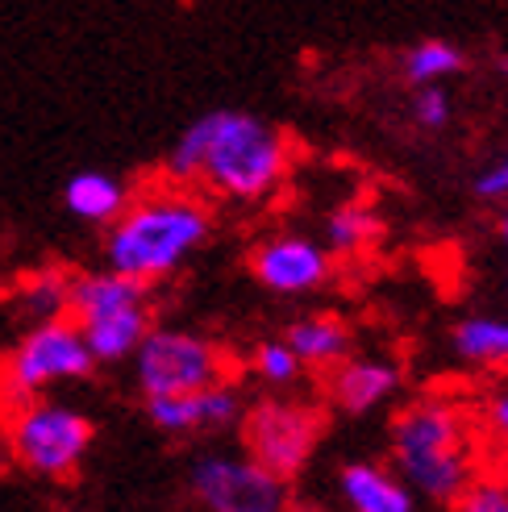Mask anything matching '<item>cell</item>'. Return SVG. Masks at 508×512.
Masks as SVG:
<instances>
[{
	"label": "cell",
	"mask_w": 508,
	"mask_h": 512,
	"mask_svg": "<svg viewBox=\"0 0 508 512\" xmlns=\"http://www.w3.org/2000/svg\"><path fill=\"white\" fill-rule=\"evenodd\" d=\"M388 454L396 475L429 504H454L479 475L471 413L450 396L400 404L388 425Z\"/></svg>",
	"instance_id": "cell-1"
},
{
	"label": "cell",
	"mask_w": 508,
	"mask_h": 512,
	"mask_svg": "<svg viewBox=\"0 0 508 512\" xmlns=\"http://www.w3.org/2000/svg\"><path fill=\"white\" fill-rule=\"evenodd\" d=\"M213 238V209L188 188H163L125 204L105 229V267L155 288Z\"/></svg>",
	"instance_id": "cell-2"
},
{
	"label": "cell",
	"mask_w": 508,
	"mask_h": 512,
	"mask_svg": "<svg viewBox=\"0 0 508 512\" xmlns=\"http://www.w3.org/2000/svg\"><path fill=\"white\" fill-rule=\"evenodd\" d=\"M196 130L205 138L200 159V184L221 200H267L292 171V142L279 125L242 113V109H213L196 117Z\"/></svg>",
	"instance_id": "cell-3"
},
{
	"label": "cell",
	"mask_w": 508,
	"mask_h": 512,
	"mask_svg": "<svg viewBox=\"0 0 508 512\" xmlns=\"http://www.w3.org/2000/svg\"><path fill=\"white\" fill-rule=\"evenodd\" d=\"M67 317L80 325V334L96 358V367L130 363L134 350L155 325L150 288L121 271H80L71 275Z\"/></svg>",
	"instance_id": "cell-4"
},
{
	"label": "cell",
	"mask_w": 508,
	"mask_h": 512,
	"mask_svg": "<svg viewBox=\"0 0 508 512\" xmlns=\"http://www.w3.org/2000/svg\"><path fill=\"white\" fill-rule=\"evenodd\" d=\"M96 425L67 400H25L9 417V454L38 479H71L92 454Z\"/></svg>",
	"instance_id": "cell-5"
},
{
	"label": "cell",
	"mask_w": 508,
	"mask_h": 512,
	"mask_svg": "<svg viewBox=\"0 0 508 512\" xmlns=\"http://www.w3.org/2000/svg\"><path fill=\"white\" fill-rule=\"evenodd\" d=\"M92 371L96 358L71 317L34 321L17 338V346L0 358V392L25 404L46 396L50 388H63V383H84Z\"/></svg>",
	"instance_id": "cell-6"
},
{
	"label": "cell",
	"mask_w": 508,
	"mask_h": 512,
	"mask_svg": "<svg viewBox=\"0 0 508 512\" xmlns=\"http://www.w3.org/2000/svg\"><path fill=\"white\" fill-rule=\"evenodd\" d=\"M134 383L142 400L146 396H184L213 388V383L230 379V358L225 350L184 325H150V334L130 358Z\"/></svg>",
	"instance_id": "cell-7"
},
{
	"label": "cell",
	"mask_w": 508,
	"mask_h": 512,
	"mask_svg": "<svg viewBox=\"0 0 508 512\" xmlns=\"http://www.w3.org/2000/svg\"><path fill=\"white\" fill-rule=\"evenodd\" d=\"M238 429H242V450L254 458V463L292 483L313 463V454L325 438V417L309 400L271 392L263 400L246 404Z\"/></svg>",
	"instance_id": "cell-8"
},
{
	"label": "cell",
	"mask_w": 508,
	"mask_h": 512,
	"mask_svg": "<svg viewBox=\"0 0 508 512\" xmlns=\"http://www.w3.org/2000/svg\"><path fill=\"white\" fill-rule=\"evenodd\" d=\"M188 492L205 512H288V479L271 475L242 450H205L188 467Z\"/></svg>",
	"instance_id": "cell-9"
},
{
	"label": "cell",
	"mask_w": 508,
	"mask_h": 512,
	"mask_svg": "<svg viewBox=\"0 0 508 512\" xmlns=\"http://www.w3.org/2000/svg\"><path fill=\"white\" fill-rule=\"evenodd\" d=\"M250 275L271 296H313L334 279V254L313 234H271L250 250Z\"/></svg>",
	"instance_id": "cell-10"
},
{
	"label": "cell",
	"mask_w": 508,
	"mask_h": 512,
	"mask_svg": "<svg viewBox=\"0 0 508 512\" xmlns=\"http://www.w3.org/2000/svg\"><path fill=\"white\" fill-rule=\"evenodd\" d=\"M246 413L242 388L230 379L213 388L184 392V396H146V421L167 438H196V433H225Z\"/></svg>",
	"instance_id": "cell-11"
},
{
	"label": "cell",
	"mask_w": 508,
	"mask_h": 512,
	"mask_svg": "<svg viewBox=\"0 0 508 512\" xmlns=\"http://www.w3.org/2000/svg\"><path fill=\"white\" fill-rule=\"evenodd\" d=\"M404 388V367L392 354H346L325 371V396L342 417H371Z\"/></svg>",
	"instance_id": "cell-12"
},
{
	"label": "cell",
	"mask_w": 508,
	"mask_h": 512,
	"mask_svg": "<svg viewBox=\"0 0 508 512\" xmlns=\"http://www.w3.org/2000/svg\"><path fill=\"white\" fill-rule=\"evenodd\" d=\"M338 500L346 512H421L417 492L396 467L375 458H350L338 467Z\"/></svg>",
	"instance_id": "cell-13"
},
{
	"label": "cell",
	"mask_w": 508,
	"mask_h": 512,
	"mask_svg": "<svg viewBox=\"0 0 508 512\" xmlns=\"http://www.w3.org/2000/svg\"><path fill=\"white\" fill-rule=\"evenodd\" d=\"M279 338L296 350L304 371H329L354 350V329L338 313H304Z\"/></svg>",
	"instance_id": "cell-14"
},
{
	"label": "cell",
	"mask_w": 508,
	"mask_h": 512,
	"mask_svg": "<svg viewBox=\"0 0 508 512\" xmlns=\"http://www.w3.org/2000/svg\"><path fill=\"white\" fill-rule=\"evenodd\" d=\"M125 204H130V184H125L121 175H113V171L84 167L63 184V209L75 221H84V225L109 229L125 213Z\"/></svg>",
	"instance_id": "cell-15"
},
{
	"label": "cell",
	"mask_w": 508,
	"mask_h": 512,
	"mask_svg": "<svg viewBox=\"0 0 508 512\" xmlns=\"http://www.w3.org/2000/svg\"><path fill=\"white\" fill-rule=\"evenodd\" d=\"M450 354L475 371H508V317L471 313L450 325Z\"/></svg>",
	"instance_id": "cell-16"
},
{
	"label": "cell",
	"mask_w": 508,
	"mask_h": 512,
	"mask_svg": "<svg viewBox=\"0 0 508 512\" xmlns=\"http://www.w3.org/2000/svg\"><path fill=\"white\" fill-rule=\"evenodd\" d=\"M317 238L329 246V254H367L384 238V217L363 200H346L334 213H325Z\"/></svg>",
	"instance_id": "cell-17"
},
{
	"label": "cell",
	"mask_w": 508,
	"mask_h": 512,
	"mask_svg": "<svg viewBox=\"0 0 508 512\" xmlns=\"http://www.w3.org/2000/svg\"><path fill=\"white\" fill-rule=\"evenodd\" d=\"M467 67V55L446 38H421L417 46L404 50L400 59V75L413 88H429V84H446L450 75H459Z\"/></svg>",
	"instance_id": "cell-18"
},
{
	"label": "cell",
	"mask_w": 508,
	"mask_h": 512,
	"mask_svg": "<svg viewBox=\"0 0 508 512\" xmlns=\"http://www.w3.org/2000/svg\"><path fill=\"white\" fill-rule=\"evenodd\" d=\"M67 300H71V275L55 271V267L30 275L21 284V292H17V304H21V313L30 317V325L67 317Z\"/></svg>",
	"instance_id": "cell-19"
},
{
	"label": "cell",
	"mask_w": 508,
	"mask_h": 512,
	"mask_svg": "<svg viewBox=\"0 0 508 512\" xmlns=\"http://www.w3.org/2000/svg\"><path fill=\"white\" fill-rule=\"evenodd\" d=\"M250 375L259 379L263 388L284 392V388H292V383H300L304 363L284 338H263V342H254V350H250Z\"/></svg>",
	"instance_id": "cell-20"
},
{
	"label": "cell",
	"mask_w": 508,
	"mask_h": 512,
	"mask_svg": "<svg viewBox=\"0 0 508 512\" xmlns=\"http://www.w3.org/2000/svg\"><path fill=\"white\" fill-rule=\"evenodd\" d=\"M454 512H508V475H475L471 488L454 500Z\"/></svg>",
	"instance_id": "cell-21"
},
{
	"label": "cell",
	"mask_w": 508,
	"mask_h": 512,
	"mask_svg": "<svg viewBox=\"0 0 508 512\" xmlns=\"http://www.w3.org/2000/svg\"><path fill=\"white\" fill-rule=\"evenodd\" d=\"M479 425H484V438L492 442V450L508 463V383H496V388L484 396Z\"/></svg>",
	"instance_id": "cell-22"
},
{
	"label": "cell",
	"mask_w": 508,
	"mask_h": 512,
	"mask_svg": "<svg viewBox=\"0 0 508 512\" xmlns=\"http://www.w3.org/2000/svg\"><path fill=\"white\" fill-rule=\"evenodd\" d=\"M413 121L421 130H446L450 125V96L442 84H429V88H417L413 96Z\"/></svg>",
	"instance_id": "cell-23"
},
{
	"label": "cell",
	"mask_w": 508,
	"mask_h": 512,
	"mask_svg": "<svg viewBox=\"0 0 508 512\" xmlns=\"http://www.w3.org/2000/svg\"><path fill=\"white\" fill-rule=\"evenodd\" d=\"M471 192H475L479 200H488V204H508V155L479 171L475 184H471Z\"/></svg>",
	"instance_id": "cell-24"
},
{
	"label": "cell",
	"mask_w": 508,
	"mask_h": 512,
	"mask_svg": "<svg viewBox=\"0 0 508 512\" xmlns=\"http://www.w3.org/2000/svg\"><path fill=\"white\" fill-rule=\"evenodd\" d=\"M496 234H500V242H504V250H508V204H504V213H500V221H496Z\"/></svg>",
	"instance_id": "cell-25"
},
{
	"label": "cell",
	"mask_w": 508,
	"mask_h": 512,
	"mask_svg": "<svg viewBox=\"0 0 508 512\" xmlns=\"http://www.w3.org/2000/svg\"><path fill=\"white\" fill-rule=\"evenodd\" d=\"M500 71H504V75H508V59H500Z\"/></svg>",
	"instance_id": "cell-26"
},
{
	"label": "cell",
	"mask_w": 508,
	"mask_h": 512,
	"mask_svg": "<svg viewBox=\"0 0 508 512\" xmlns=\"http://www.w3.org/2000/svg\"><path fill=\"white\" fill-rule=\"evenodd\" d=\"M504 288H508V284H504Z\"/></svg>",
	"instance_id": "cell-27"
},
{
	"label": "cell",
	"mask_w": 508,
	"mask_h": 512,
	"mask_svg": "<svg viewBox=\"0 0 508 512\" xmlns=\"http://www.w3.org/2000/svg\"><path fill=\"white\" fill-rule=\"evenodd\" d=\"M288 512H292V508H288Z\"/></svg>",
	"instance_id": "cell-28"
}]
</instances>
